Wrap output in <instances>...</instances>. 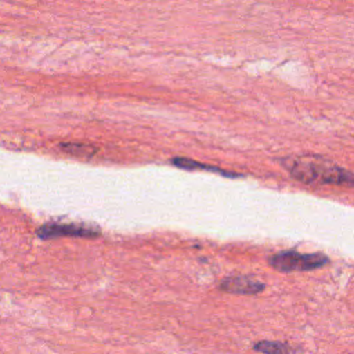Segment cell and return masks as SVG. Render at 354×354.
I'll return each mask as SVG.
<instances>
[{"label":"cell","mask_w":354,"mask_h":354,"mask_svg":"<svg viewBox=\"0 0 354 354\" xmlns=\"http://www.w3.org/2000/svg\"><path fill=\"white\" fill-rule=\"evenodd\" d=\"M329 263V257L324 253H300L296 250H282L268 259V264L281 272L310 271L321 268Z\"/></svg>","instance_id":"7a4b0ae2"},{"label":"cell","mask_w":354,"mask_h":354,"mask_svg":"<svg viewBox=\"0 0 354 354\" xmlns=\"http://www.w3.org/2000/svg\"><path fill=\"white\" fill-rule=\"evenodd\" d=\"M61 149L75 155V156H86V158H91L95 155V152L98 151L97 147L90 145V144H83V142H61L59 144Z\"/></svg>","instance_id":"52a82bcc"},{"label":"cell","mask_w":354,"mask_h":354,"mask_svg":"<svg viewBox=\"0 0 354 354\" xmlns=\"http://www.w3.org/2000/svg\"><path fill=\"white\" fill-rule=\"evenodd\" d=\"M218 289L231 295L253 296L261 293L266 283L250 275H230L218 283Z\"/></svg>","instance_id":"277c9868"},{"label":"cell","mask_w":354,"mask_h":354,"mask_svg":"<svg viewBox=\"0 0 354 354\" xmlns=\"http://www.w3.org/2000/svg\"><path fill=\"white\" fill-rule=\"evenodd\" d=\"M285 170L307 185H353V174L319 155H301L281 159Z\"/></svg>","instance_id":"6da1fadb"},{"label":"cell","mask_w":354,"mask_h":354,"mask_svg":"<svg viewBox=\"0 0 354 354\" xmlns=\"http://www.w3.org/2000/svg\"><path fill=\"white\" fill-rule=\"evenodd\" d=\"M101 231L97 227L77 223H48L37 230V235L43 239L57 238V236H84L94 238L98 236Z\"/></svg>","instance_id":"3957f363"},{"label":"cell","mask_w":354,"mask_h":354,"mask_svg":"<svg viewBox=\"0 0 354 354\" xmlns=\"http://www.w3.org/2000/svg\"><path fill=\"white\" fill-rule=\"evenodd\" d=\"M171 163L178 167V169H184V170H206V171H214V173H220V174H224V176H228V177H234V176H238L235 173H231V171H225L223 169H218L216 166H212V165H205V163H199V162H195L192 159H187V158H173L171 159Z\"/></svg>","instance_id":"8992f818"},{"label":"cell","mask_w":354,"mask_h":354,"mask_svg":"<svg viewBox=\"0 0 354 354\" xmlns=\"http://www.w3.org/2000/svg\"><path fill=\"white\" fill-rule=\"evenodd\" d=\"M253 351L260 354H297V348L286 342L260 340L252 346Z\"/></svg>","instance_id":"5b68a950"}]
</instances>
